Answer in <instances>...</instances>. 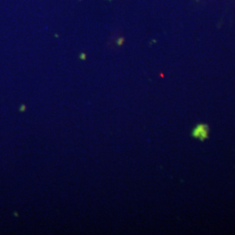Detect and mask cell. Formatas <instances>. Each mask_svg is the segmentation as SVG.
Returning <instances> with one entry per match:
<instances>
[{
  "label": "cell",
  "instance_id": "1",
  "mask_svg": "<svg viewBox=\"0 0 235 235\" xmlns=\"http://www.w3.org/2000/svg\"><path fill=\"white\" fill-rule=\"evenodd\" d=\"M207 128L206 125H198L197 128L194 130L193 132V135L195 137H198L199 139H203V138H206V134H207Z\"/></svg>",
  "mask_w": 235,
  "mask_h": 235
}]
</instances>
